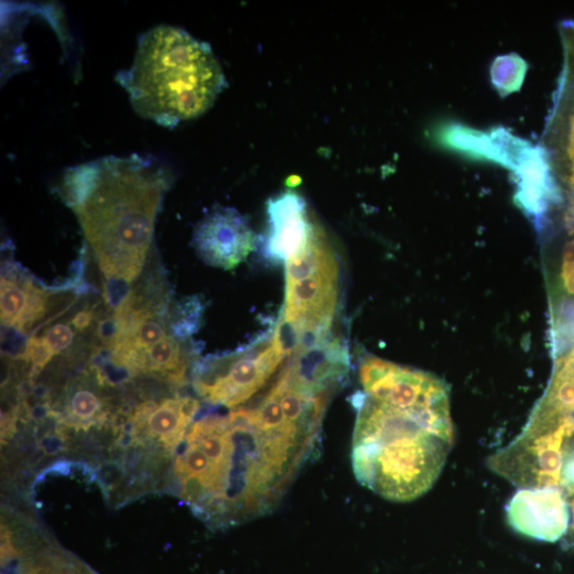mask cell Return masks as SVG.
I'll list each match as a JSON object with an SVG mask.
<instances>
[{"mask_svg":"<svg viewBox=\"0 0 574 574\" xmlns=\"http://www.w3.org/2000/svg\"><path fill=\"white\" fill-rule=\"evenodd\" d=\"M506 514L514 530L542 542H559L570 526L567 500L560 489L553 487L520 488Z\"/></svg>","mask_w":574,"mask_h":574,"instance_id":"30bf717a","label":"cell"},{"mask_svg":"<svg viewBox=\"0 0 574 574\" xmlns=\"http://www.w3.org/2000/svg\"><path fill=\"white\" fill-rule=\"evenodd\" d=\"M432 142L467 159L494 163L508 170L513 165L491 131H481L458 122H442L430 132Z\"/></svg>","mask_w":574,"mask_h":574,"instance_id":"5bb4252c","label":"cell"},{"mask_svg":"<svg viewBox=\"0 0 574 574\" xmlns=\"http://www.w3.org/2000/svg\"><path fill=\"white\" fill-rule=\"evenodd\" d=\"M320 437L264 402L215 415L191 480L198 515L230 527L274 511L314 457Z\"/></svg>","mask_w":574,"mask_h":574,"instance_id":"7a4b0ae2","label":"cell"},{"mask_svg":"<svg viewBox=\"0 0 574 574\" xmlns=\"http://www.w3.org/2000/svg\"><path fill=\"white\" fill-rule=\"evenodd\" d=\"M54 357V353L50 351L42 337H30L24 352V359L32 363L33 369L41 371Z\"/></svg>","mask_w":574,"mask_h":574,"instance_id":"ffe728a7","label":"cell"},{"mask_svg":"<svg viewBox=\"0 0 574 574\" xmlns=\"http://www.w3.org/2000/svg\"><path fill=\"white\" fill-rule=\"evenodd\" d=\"M257 239L247 219L233 208L215 207L194 230L193 247L210 266L230 270L255 249Z\"/></svg>","mask_w":574,"mask_h":574,"instance_id":"52a82bcc","label":"cell"},{"mask_svg":"<svg viewBox=\"0 0 574 574\" xmlns=\"http://www.w3.org/2000/svg\"><path fill=\"white\" fill-rule=\"evenodd\" d=\"M65 411L73 424L90 425L98 420L103 402L90 388L78 386L67 399Z\"/></svg>","mask_w":574,"mask_h":574,"instance_id":"e0dca14e","label":"cell"},{"mask_svg":"<svg viewBox=\"0 0 574 574\" xmlns=\"http://www.w3.org/2000/svg\"><path fill=\"white\" fill-rule=\"evenodd\" d=\"M47 306L48 294L31 280L3 276L0 289L3 325L27 333L46 315Z\"/></svg>","mask_w":574,"mask_h":574,"instance_id":"4fadbf2b","label":"cell"},{"mask_svg":"<svg viewBox=\"0 0 574 574\" xmlns=\"http://www.w3.org/2000/svg\"><path fill=\"white\" fill-rule=\"evenodd\" d=\"M349 368L346 345L339 337L331 335L322 342L293 353L281 374L302 393L332 396L345 382Z\"/></svg>","mask_w":574,"mask_h":574,"instance_id":"9c48e42d","label":"cell"},{"mask_svg":"<svg viewBox=\"0 0 574 574\" xmlns=\"http://www.w3.org/2000/svg\"><path fill=\"white\" fill-rule=\"evenodd\" d=\"M359 378L354 476L386 500L418 499L440 478L454 444L448 387L425 371L374 356L361 360Z\"/></svg>","mask_w":574,"mask_h":574,"instance_id":"6da1fadb","label":"cell"},{"mask_svg":"<svg viewBox=\"0 0 574 574\" xmlns=\"http://www.w3.org/2000/svg\"><path fill=\"white\" fill-rule=\"evenodd\" d=\"M339 265L333 251L316 229L308 246L285 263L286 284L306 279L327 268Z\"/></svg>","mask_w":574,"mask_h":574,"instance_id":"9a60e30c","label":"cell"},{"mask_svg":"<svg viewBox=\"0 0 574 574\" xmlns=\"http://www.w3.org/2000/svg\"><path fill=\"white\" fill-rule=\"evenodd\" d=\"M286 358L272 335L257 347L205 363L197 371L196 391L213 405L238 408L268 384Z\"/></svg>","mask_w":574,"mask_h":574,"instance_id":"5b68a950","label":"cell"},{"mask_svg":"<svg viewBox=\"0 0 574 574\" xmlns=\"http://www.w3.org/2000/svg\"><path fill=\"white\" fill-rule=\"evenodd\" d=\"M116 80L135 112L167 128L206 113L227 87L211 46L166 25L145 33L132 66Z\"/></svg>","mask_w":574,"mask_h":574,"instance_id":"277c9868","label":"cell"},{"mask_svg":"<svg viewBox=\"0 0 574 574\" xmlns=\"http://www.w3.org/2000/svg\"><path fill=\"white\" fill-rule=\"evenodd\" d=\"M339 265L286 284L282 313L291 316L335 317L339 300Z\"/></svg>","mask_w":574,"mask_h":574,"instance_id":"7c38bea8","label":"cell"},{"mask_svg":"<svg viewBox=\"0 0 574 574\" xmlns=\"http://www.w3.org/2000/svg\"><path fill=\"white\" fill-rule=\"evenodd\" d=\"M513 173L518 207L532 219L538 232L544 231L551 208L563 202L562 189L553 174L550 151L527 140L514 158Z\"/></svg>","mask_w":574,"mask_h":574,"instance_id":"8992f818","label":"cell"},{"mask_svg":"<svg viewBox=\"0 0 574 574\" xmlns=\"http://www.w3.org/2000/svg\"><path fill=\"white\" fill-rule=\"evenodd\" d=\"M572 195L570 197V205L568 208V212L566 215L567 224L570 227L571 231L574 232V189L572 190Z\"/></svg>","mask_w":574,"mask_h":574,"instance_id":"603a6c76","label":"cell"},{"mask_svg":"<svg viewBox=\"0 0 574 574\" xmlns=\"http://www.w3.org/2000/svg\"><path fill=\"white\" fill-rule=\"evenodd\" d=\"M173 180L158 159L137 155L101 158L64 175L63 198L77 215L101 273L125 295L146 264Z\"/></svg>","mask_w":574,"mask_h":574,"instance_id":"3957f363","label":"cell"},{"mask_svg":"<svg viewBox=\"0 0 574 574\" xmlns=\"http://www.w3.org/2000/svg\"><path fill=\"white\" fill-rule=\"evenodd\" d=\"M74 329L70 325L59 323L46 330L42 339L54 356L72 346L75 340Z\"/></svg>","mask_w":574,"mask_h":574,"instance_id":"d6986e66","label":"cell"},{"mask_svg":"<svg viewBox=\"0 0 574 574\" xmlns=\"http://www.w3.org/2000/svg\"><path fill=\"white\" fill-rule=\"evenodd\" d=\"M528 63L517 54L499 56L491 66L493 87L502 96L518 92L525 82Z\"/></svg>","mask_w":574,"mask_h":574,"instance_id":"2e32d148","label":"cell"},{"mask_svg":"<svg viewBox=\"0 0 574 574\" xmlns=\"http://www.w3.org/2000/svg\"><path fill=\"white\" fill-rule=\"evenodd\" d=\"M266 213L262 255L270 263H286L305 249L315 234L307 202L296 192H283L268 200Z\"/></svg>","mask_w":574,"mask_h":574,"instance_id":"ba28073f","label":"cell"},{"mask_svg":"<svg viewBox=\"0 0 574 574\" xmlns=\"http://www.w3.org/2000/svg\"><path fill=\"white\" fill-rule=\"evenodd\" d=\"M571 95L568 97L569 104L566 110L567 118L564 127L562 141V151L566 164V179L570 188L574 189V87Z\"/></svg>","mask_w":574,"mask_h":574,"instance_id":"ac0fdd59","label":"cell"},{"mask_svg":"<svg viewBox=\"0 0 574 574\" xmlns=\"http://www.w3.org/2000/svg\"><path fill=\"white\" fill-rule=\"evenodd\" d=\"M93 320V312L84 310L79 312L73 319V327L77 330H86L90 327Z\"/></svg>","mask_w":574,"mask_h":574,"instance_id":"7402d4cb","label":"cell"},{"mask_svg":"<svg viewBox=\"0 0 574 574\" xmlns=\"http://www.w3.org/2000/svg\"><path fill=\"white\" fill-rule=\"evenodd\" d=\"M560 279L563 293L574 297V240L563 248Z\"/></svg>","mask_w":574,"mask_h":574,"instance_id":"44dd1931","label":"cell"},{"mask_svg":"<svg viewBox=\"0 0 574 574\" xmlns=\"http://www.w3.org/2000/svg\"><path fill=\"white\" fill-rule=\"evenodd\" d=\"M199 408V401L188 397L165 399L159 403L147 401L135 411L133 421L135 427L158 438L168 451H174L191 429Z\"/></svg>","mask_w":574,"mask_h":574,"instance_id":"8fae6325","label":"cell"}]
</instances>
